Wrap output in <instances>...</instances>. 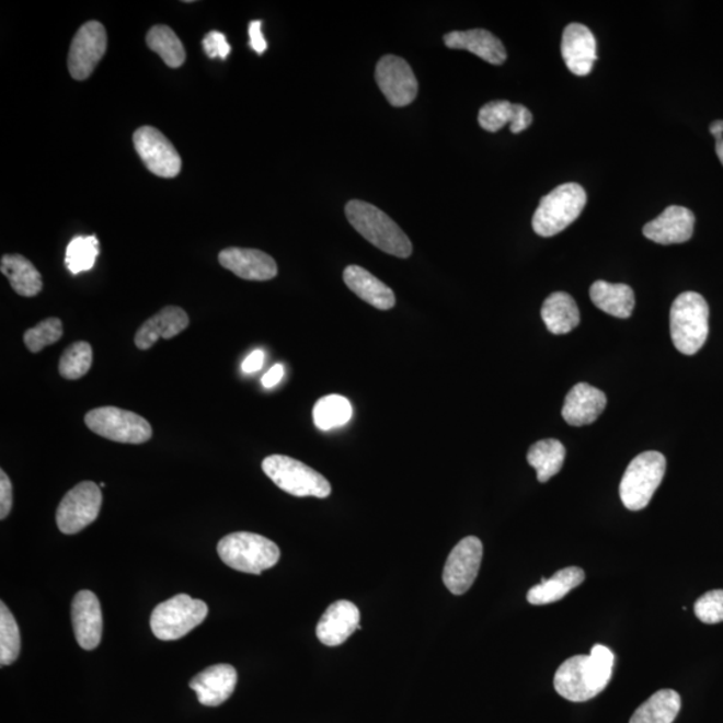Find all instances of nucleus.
Masks as SVG:
<instances>
[{
  "mask_svg": "<svg viewBox=\"0 0 723 723\" xmlns=\"http://www.w3.org/2000/svg\"><path fill=\"white\" fill-rule=\"evenodd\" d=\"M542 322L554 335L571 333L581 323V312L574 298L566 292L550 295L541 307Z\"/></svg>",
  "mask_w": 723,
  "mask_h": 723,
  "instance_id": "bb28decb",
  "label": "nucleus"
},
{
  "mask_svg": "<svg viewBox=\"0 0 723 723\" xmlns=\"http://www.w3.org/2000/svg\"><path fill=\"white\" fill-rule=\"evenodd\" d=\"M12 508V485L4 470L0 472V518L4 520Z\"/></svg>",
  "mask_w": 723,
  "mask_h": 723,
  "instance_id": "ea45409f",
  "label": "nucleus"
},
{
  "mask_svg": "<svg viewBox=\"0 0 723 723\" xmlns=\"http://www.w3.org/2000/svg\"><path fill=\"white\" fill-rule=\"evenodd\" d=\"M343 280L349 291L357 295L377 310L388 311L395 306V295L393 289L386 286L383 282L374 276L369 271L360 265H348L343 271Z\"/></svg>",
  "mask_w": 723,
  "mask_h": 723,
  "instance_id": "5701e85b",
  "label": "nucleus"
},
{
  "mask_svg": "<svg viewBox=\"0 0 723 723\" xmlns=\"http://www.w3.org/2000/svg\"><path fill=\"white\" fill-rule=\"evenodd\" d=\"M666 473V458L659 451H644L630 462L620 481L619 494L630 510H642L650 504Z\"/></svg>",
  "mask_w": 723,
  "mask_h": 723,
  "instance_id": "423d86ee",
  "label": "nucleus"
},
{
  "mask_svg": "<svg viewBox=\"0 0 723 723\" xmlns=\"http://www.w3.org/2000/svg\"><path fill=\"white\" fill-rule=\"evenodd\" d=\"M376 81L391 106H408L417 99V78L405 59L395 56L379 59Z\"/></svg>",
  "mask_w": 723,
  "mask_h": 723,
  "instance_id": "4468645a",
  "label": "nucleus"
},
{
  "mask_svg": "<svg viewBox=\"0 0 723 723\" xmlns=\"http://www.w3.org/2000/svg\"><path fill=\"white\" fill-rule=\"evenodd\" d=\"M283 377H285V367L283 365H275L271 367L269 371L262 378V383L265 389H273L279 385Z\"/></svg>",
  "mask_w": 723,
  "mask_h": 723,
  "instance_id": "37998d69",
  "label": "nucleus"
},
{
  "mask_svg": "<svg viewBox=\"0 0 723 723\" xmlns=\"http://www.w3.org/2000/svg\"><path fill=\"white\" fill-rule=\"evenodd\" d=\"M595 35L582 23L565 27L562 39V56L566 68L578 77L588 76L598 59Z\"/></svg>",
  "mask_w": 723,
  "mask_h": 723,
  "instance_id": "a211bd4d",
  "label": "nucleus"
},
{
  "mask_svg": "<svg viewBox=\"0 0 723 723\" xmlns=\"http://www.w3.org/2000/svg\"><path fill=\"white\" fill-rule=\"evenodd\" d=\"M222 267L244 280L265 282L277 275V265L273 257L263 251L250 249L222 250L219 253Z\"/></svg>",
  "mask_w": 723,
  "mask_h": 723,
  "instance_id": "aec40b11",
  "label": "nucleus"
},
{
  "mask_svg": "<svg viewBox=\"0 0 723 723\" xmlns=\"http://www.w3.org/2000/svg\"><path fill=\"white\" fill-rule=\"evenodd\" d=\"M586 574L578 566H566L560 570L551 578H542L539 586L528 590L527 600L533 606L551 605L562 600L572 589L581 586Z\"/></svg>",
  "mask_w": 723,
  "mask_h": 723,
  "instance_id": "a878e982",
  "label": "nucleus"
},
{
  "mask_svg": "<svg viewBox=\"0 0 723 723\" xmlns=\"http://www.w3.org/2000/svg\"><path fill=\"white\" fill-rule=\"evenodd\" d=\"M587 204L582 185L566 183L541 198L533 215L532 227L542 238H551L574 222Z\"/></svg>",
  "mask_w": 723,
  "mask_h": 723,
  "instance_id": "39448f33",
  "label": "nucleus"
},
{
  "mask_svg": "<svg viewBox=\"0 0 723 723\" xmlns=\"http://www.w3.org/2000/svg\"><path fill=\"white\" fill-rule=\"evenodd\" d=\"M312 417L319 431H333L335 427L345 426L352 420L353 406L345 397H323L313 406Z\"/></svg>",
  "mask_w": 723,
  "mask_h": 723,
  "instance_id": "2f4dec72",
  "label": "nucleus"
},
{
  "mask_svg": "<svg viewBox=\"0 0 723 723\" xmlns=\"http://www.w3.org/2000/svg\"><path fill=\"white\" fill-rule=\"evenodd\" d=\"M670 331L674 346L685 355H695L709 335V306L702 295L680 294L670 311Z\"/></svg>",
  "mask_w": 723,
  "mask_h": 723,
  "instance_id": "20e7f679",
  "label": "nucleus"
},
{
  "mask_svg": "<svg viewBox=\"0 0 723 723\" xmlns=\"http://www.w3.org/2000/svg\"><path fill=\"white\" fill-rule=\"evenodd\" d=\"M710 133L715 138V152L723 165V120L710 125Z\"/></svg>",
  "mask_w": 723,
  "mask_h": 723,
  "instance_id": "c03bdc74",
  "label": "nucleus"
},
{
  "mask_svg": "<svg viewBox=\"0 0 723 723\" xmlns=\"http://www.w3.org/2000/svg\"><path fill=\"white\" fill-rule=\"evenodd\" d=\"M533 116L529 108L520 104H512L509 101H492L481 107L479 124L482 129L496 133L505 125L510 126L514 135L529 128Z\"/></svg>",
  "mask_w": 723,
  "mask_h": 723,
  "instance_id": "393cba45",
  "label": "nucleus"
},
{
  "mask_svg": "<svg viewBox=\"0 0 723 723\" xmlns=\"http://www.w3.org/2000/svg\"><path fill=\"white\" fill-rule=\"evenodd\" d=\"M346 217L355 231L377 249L402 259L412 255V241L381 209L366 202L352 200L346 205Z\"/></svg>",
  "mask_w": 723,
  "mask_h": 723,
  "instance_id": "f03ea898",
  "label": "nucleus"
},
{
  "mask_svg": "<svg viewBox=\"0 0 723 723\" xmlns=\"http://www.w3.org/2000/svg\"><path fill=\"white\" fill-rule=\"evenodd\" d=\"M84 424L99 436L114 443L140 445L153 436L149 422L128 410L114 406L90 410Z\"/></svg>",
  "mask_w": 723,
  "mask_h": 723,
  "instance_id": "1a4fd4ad",
  "label": "nucleus"
},
{
  "mask_svg": "<svg viewBox=\"0 0 723 723\" xmlns=\"http://www.w3.org/2000/svg\"><path fill=\"white\" fill-rule=\"evenodd\" d=\"M238 684V673L231 665L209 666L191 680V689L196 691L198 702L204 707H220L233 695Z\"/></svg>",
  "mask_w": 723,
  "mask_h": 723,
  "instance_id": "6ab92c4d",
  "label": "nucleus"
},
{
  "mask_svg": "<svg viewBox=\"0 0 723 723\" xmlns=\"http://www.w3.org/2000/svg\"><path fill=\"white\" fill-rule=\"evenodd\" d=\"M360 612L354 602L337 600L322 615L317 626V636L325 646H340L355 631L360 630Z\"/></svg>",
  "mask_w": 723,
  "mask_h": 723,
  "instance_id": "f3484780",
  "label": "nucleus"
},
{
  "mask_svg": "<svg viewBox=\"0 0 723 723\" xmlns=\"http://www.w3.org/2000/svg\"><path fill=\"white\" fill-rule=\"evenodd\" d=\"M696 617L702 623L715 624L723 622V589L709 590L696 601Z\"/></svg>",
  "mask_w": 723,
  "mask_h": 723,
  "instance_id": "4c0bfd02",
  "label": "nucleus"
},
{
  "mask_svg": "<svg viewBox=\"0 0 723 723\" xmlns=\"http://www.w3.org/2000/svg\"><path fill=\"white\" fill-rule=\"evenodd\" d=\"M589 297L599 310L620 319L632 315L635 307V295L627 285H612L605 280L595 282L589 289Z\"/></svg>",
  "mask_w": 723,
  "mask_h": 723,
  "instance_id": "cd10ccee",
  "label": "nucleus"
},
{
  "mask_svg": "<svg viewBox=\"0 0 723 723\" xmlns=\"http://www.w3.org/2000/svg\"><path fill=\"white\" fill-rule=\"evenodd\" d=\"M64 335V324L58 318H47L45 321L28 329L24 333V345L34 354H38L46 346L57 343Z\"/></svg>",
  "mask_w": 723,
  "mask_h": 723,
  "instance_id": "e433bc0d",
  "label": "nucleus"
},
{
  "mask_svg": "<svg viewBox=\"0 0 723 723\" xmlns=\"http://www.w3.org/2000/svg\"><path fill=\"white\" fill-rule=\"evenodd\" d=\"M203 47L209 58L226 59L231 53V46L228 45L226 35L220 32H210L205 35Z\"/></svg>",
  "mask_w": 723,
  "mask_h": 723,
  "instance_id": "58836bf2",
  "label": "nucleus"
},
{
  "mask_svg": "<svg viewBox=\"0 0 723 723\" xmlns=\"http://www.w3.org/2000/svg\"><path fill=\"white\" fill-rule=\"evenodd\" d=\"M250 45L257 54H263L267 50V42H265L262 34V21L250 23Z\"/></svg>",
  "mask_w": 723,
  "mask_h": 723,
  "instance_id": "a19ab883",
  "label": "nucleus"
},
{
  "mask_svg": "<svg viewBox=\"0 0 723 723\" xmlns=\"http://www.w3.org/2000/svg\"><path fill=\"white\" fill-rule=\"evenodd\" d=\"M262 468L275 485L292 496L325 498L331 494L330 482L324 475L292 457L268 456Z\"/></svg>",
  "mask_w": 723,
  "mask_h": 723,
  "instance_id": "0eeeda50",
  "label": "nucleus"
},
{
  "mask_svg": "<svg viewBox=\"0 0 723 723\" xmlns=\"http://www.w3.org/2000/svg\"><path fill=\"white\" fill-rule=\"evenodd\" d=\"M265 355L263 349H255L246 357L241 365V370L245 374L256 372L264 366Z\"/></svg>",
  "mask_w": 723,
  "mask_h": 723,
  "instance_id": "79ce46f5",
  "label": "nucleus"
},
{
  "mask_svg": "<svg viewBox=\"0 0 723 723\" xmlns=\"http://www.w3.org/2000/svg\"><path fill=\"white\" fill-rule=\"evenodd\" d=\"M100 485L83 481L65 494L57 509V526L65 535H76L96 520L102 506Z\"/></svg>",
  "mask_w": 723,
  "mask_h": 723,
  "instance_id": "9d476101",
  "label": "nucleus"
},
{
  "mask_svg": "<svg viewBox=\"0 0 723 723\" xmlns=\"http://www.w3.org/2000/svg\"><path fill=\"white\" fill-rule=\"evenodd\" d=\"M188 325L190 317L183 309L176 306L164 307L138 329L135 336L136 346L140 349H149L160 337L172 340L188 329Z\"/></svg>",
  "mask_w": 723,
  "mask_h": 723,
  "instance_id": "4be33fe9",
  "label": "nucleus"
},
{
  "mask_svg": "<svg viewBox=\"0 0 723 723\" xmlns=\"http://www.w3.org/2000/svg\"><path fill=\"white\" fill-rule=\"evenodd\" d=\"M133 142L145 167L156 176L173 179L181 172L183 161L177 149L159 129L142 126L133 135Z\"/></svg>",
  "mask_w": 723,
  "mask_h": 723,
  "instance_id": "9b49d317",
  "label": "nucleus"
},
{
  "mask_svg": "<svg viewBox=\"0 0 723 723\" xmlns=\"http://www.w3.org/2000/svg\"><path fill=\"white\" fill-rule=\"evenodd\" d=\"M100 255L99 239L93 237H78L70 241L66 250V265L71 274H81L94 267Z\"/></svg>",
  "mask_w": 723,
  "mask_h": 723,
  "instance_id": "c9c22d12",
  "label": "nucleus"
},
{
  "mask_svg": "<svg viewBox=\"0 0 723 723\" xmlns=\"http://www.w3.org/2000/svg\"><path fill=\"white\" fill-rule=\"evenodd\" d=\"M482 552V542L475 536L462 539L450 552L444 569V584L451 594H466L473 586L479 575Z\"/></svg>",
  "mask_w": 723,
  "mask_h": 723,
  "instance_id": "ddd939ff",
  "label": "nucleus"
},
{
  "mask_svg": "<svg viewBox=\"0 0 723 723\" xmlns=\"http://www.w3.org/2000/svg\"><path fill=\"white\" fill-rule=\"evenodd\" d=\"M444 44L454 50H467L492 65H503L506 50L503 42L486 30L474 28L468 32H454L444 36Z\"/></svg>",
  "mask_w": 723,
  "mask_h": 723,
  "instance_id": "b1692460",
  "label": "nucleus"
},
{
  "mask_svg": "<svg viewBox=\"0 0 723 723\" xmlns=\"http://www.w3.org/2000/svg\"><path fill=\"white\" fill-rule=\"evenodd\" d=\"M106 48L107 34L104 24L96 21L84 23L70 46L68 66L71 77L77 81L88 80L105 56Z\"/></svg>",
  "mask_w": 723,
  "mask_h": 723,
  "instance_id": "f8f14e48",
  "label": "nucleus"
},
{
  "mask_svg": "<svg viewBox=\"0 0 723 723\" xmlns=\"http://www.w3.org/2000/svg\"><path fill=\"white\" fill-rule=\"evenodd\" d=\"M217 552L232 570L252 575L273 569L280 559L279 547L274 541L251 532L227 535L217 544Z\"/></svg>",
  "mask_w": 723,
  "mask_h": 723,
  "instance_id": "7ed1b4c3",
  "label": "nucleus"
},
{
  "mask_svg": "<svg viewBox=\"0 0 723 723\" xmlns=\"http://www.w3.org/2000/svg\"><path fill=\"white\" fill-rule=\"evenodd\" d=\"M93 348L88 342H76L65 349L59 360V374L69 381H77L92 369Z\"/></svg>",
  "mask_w": 723,
  "mask_h": 723,
  "instance_id": "72a5a7b5",
  "label": "nucleus"
},
{
  "mask_svg": "<svg viewBox=\"0 0 723 723\" xmlns=\"http://www.w3.org/2000/svg\"><path fill=\"white\" fill-rule=\"evenodd\" d=\"M613 661L610 649L596 644L589 655L572 656L562 663L554 674V690L566 701H589L610 684Z\"/></svg>",
  "mask_w": 723,
  "mask_h": 723,
  "instance_id": "f257e3e1",
  "label": "nucleus"
},
{
  "mask_svg": "<svg viewBox=\"0 0 723 723\" xmlns=\"http://www.w3.org/2000/svg\"><path fill=\"white\" fill-rule=\"evenodd\" d=\"M527 460L529 466L538 472V480L547 482L563 468L565 448L559 439H541V441L530 446Z\"/></svg>",
  "mask_w": 723,
  "mask_h": 723,
  "instance_id": "7c9ffc66",
  "label": "nucleus"
},
{
  "mask_svg": "<svg viewBox=\"0 0 723 723\" xmlns=\"http://www.w3.org/2000/svg\"><path fill=\"white\" fill-rule=\"evenodd\" d=\"M680 710V696L674 690H661L632 714L630 723H673Z\"/></svg>",
  "mask_w": 723,
  "mask_h": 723,
  "instance_id": "c756f323",
  "label": "nucleus"
},
{
  "mask_svg": "<svg viewBox=\"0 0 723 723\" xmlns=\"http://www.w3.org/2000/svg\"><path fill=\"white\" fill-rule=\"evenodd\" d=\"M21 653V634L14 615L0 602V665L9 666Z\"/></svg>",
  "mask_w": 723,
  "mask_h": 723,
  "instance_id": "f704fd0d",
  "label": "nucleus"
},
{
  "mask_svg": "<svg viewBox=\"0 0 723 723\" xmlns=\"http://www.w3.org/2000/svg\"><path fill=\"white\" fill-rule=\"evenodd\" d=\"M208 611L207 602L180 594L154 608L150 627L160 641H177L200 626Z\"/></svg>",
  "mask_w": 723,
  "mask_h": 723,
  "instance_id": "6e6552de",
  "label": "nucleus"
},
{
  "mask_svg": "<svg viewBox=\"0 0 723 723\" xmlns=\"http://www.w3.org/2000/svg\"><path fill=\"white\" fill-rule=\"evenodd\" d=\"M147 44L150 50L159 54L169 68L177 69L184 65L186 54L183 42L171 27L160 24L149 30Z\"/></svg>",
  "mask_w": 723,
  "mask_h": 723,
  "instance_id": "473e14b6",
  "label": "nucleus"
},
{
  "mask_svg": "<svg viewBox=\"0 0 723 723\" xmlns=\"http://www.w3.org/2000/svg\"><path fill=\"white\" fill-rule=\"evenodd\" d=\"M696 216L690 209L672 205L647 222L643 228V234L654 243L670 245L686 243L695 233Z\"/></svg>",
  "mask_w": 723,
  "mask_h": 723,
  "instance_id": "dca6fc26",
  "label": "nucleus"
},
{
  "mask_svg": "<svg viewBox=\"0 0 723 723\" xmlns=\"http://www.w3.org/2000/svg\"><path fill=\"white\" fill-rule=\"evenodd\" d=\"M71 622L80 647L90 651L99 646L104 620L100 600L92 590H80L72 599Z\"/></svg>",
  "mask_w": 723,
  "mask_h": 723,
  "instance_id": "2eb2a0df",
  "label": "nucleus"
},
{
  "mask_svg": "<svg viewBox=\"0 0 723 723\" xmlns=\"http://www.w3.org/2000/svg\"><path fill=\"white\" fill-rule=\"evenodd\" d=\"M607 398L601 390L588 383H577L566 394L563 418L571 426L593 424L605 412Z\"/></svg>",
  "mask_w": 723,
  "mask_h": 723,
  "instance_id": "412c9836",
  "label": "nucleus"
},
{
  "mask_svg": "<svg viewBox=\"0 0 723 723\" xmlns=\"http://www.w3.org/2000/svg\"><path fill=\"white\" fill-rule=\"evenodd\" d=\"M0 271L8 277L12 289L24 298L36 297L44 288L39 271L22 255H4Z\"/></svg>",
  "mask_w": 723,
  "mask_h": 723,
  "instance_id": "c85d7f7f",
  "label": "nucleus"
}]
</instances>
